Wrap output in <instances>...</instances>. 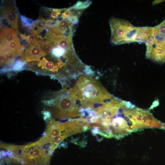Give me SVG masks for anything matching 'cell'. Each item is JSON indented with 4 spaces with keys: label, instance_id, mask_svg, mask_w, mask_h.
<instances>
[{
    "label": "cell",
    "instance_id": "1",
    "mask_svg": "<svg viewBox=\"0 0 165 165\" xmlns=\"http://www.w3.org/2000/svg\"><path fill=\"white\" fill-rule=\"evenodd\" d=\"M109 24L110 42L116 45L134 42L145 43L154 28V27H135L128 20L116 18L110 19Z\"/></svg>",
    "mask_w": 165,
    "mask_h": 165
},
{
    "label": "cell",
    "instance_id": "2",
    "mask_svg": "<svg viewBox=\"0 0 165 165\" xmlns=\"http://www.w3.org/2000/svg\"><path fill=\"white\" fill-rule=\"evenodd\" d=\"M75 89L82 108H91L112 96L98 81L86 74L78 78Z\"/></svg>",
    "mask_w": 165,
    "mask_h": 165
},
{
    "label": "cell",
    "instance_id": "3",
    "mask_svg": "<svg viewBox=\"0 0 165 165\" xmlns=\"http://www.w3.org/2000/svg\"><path fill=\"white\" fill-rule=\"evenodd\" d=\"M52 97L44 101L45 105L53 107L55 112L52 115L60 119L81 117L82 108L75 89L64 88L54 93Z\"/></svg>",
    "mask_w": 165,
    "mask_h": 165
},
{
    "label": "cell",
    "instance_id": "4",
    "mask_svg": "<svg viewBox=\"0 0 165 165\" xmlns=\"http://www.w3.org/2000/svg\"><path fill=\"white\" fill-rule=\"evenodd\" d=\"M145 43L147 58L158 63L165 62V19L154 27L152 34Z\"/></svg>",
    "mask_w": 165,
    "mask_h": 165
},
{
    "label": "cell",
    "instance_id": "5",
    "mask_svg": "<svg viewBox=\"0 0 165 165\" xmlns=\"http://www.w3.org/2000/svg\"><path fill=\"white\" fill-rule=\"evenodd\" d=\"M3 14H6L5 17L7 20L9 24L18 32L17 27L18 15L15 8L12 6L6 8L3 11Z\"/></svg>",
    "mask_w": 165,
    "mask_h": 165
},
{
    "label": "cell",
    "instance_id": "6",
    "mask_svg": "<svg viewBox=\"0 0 165 165\" xmlns=\"http://www.w3.org/2000/svg\"><path fill=\"white\" fill-rule=\"evenodd\" d=\"M19 39L17 36H15L11 34H9L1 39L2 42L9 43L13 41Z\"/></svg>",
    "mask_w": 165,
    "mask_h": 165
},
{
    "label": "cell",
    "instance_id": "7",
    "mask_svg": "<svg viewBox=\"0 0 165 165\" xmlns=\"http://www.w3.org/2000/svg\"><path fill=\"white\" fill-rule=\"evenodd\" d=\"M9 34V28L6 26H4L2 28L0 31L1 39Z\"/></svg>",
    "mask_w": 165,
    "mask_h": 165
},
{
    "label": "cell",
    "instance_id": "8",
    "mask_svg": "<svg viewBox=\"0 0 165 165\" xmlns=\"http://www.w3.org/2000/svg\"><path fill=\"white\" fill-rule=\"evenodd\" d=\"M35 37L34 35H29L27 36V38L26 41L28 43H31L34 42L35 41Z\"/></svg>",
    "mask_w": 165,
    "mask_h": 165
},
{
    "label": "cell",
    "instance_id": "9",
    "mask_svg": "<svg viewBox=\"0 0 165 165\" xmlns=\"http://www.w3.org/2000/svg\"><path fill=\"white\" fill-rule=\"evenodd\" d=\"M163 1H162V0H156V1H154L153 2V4L154 5L155 4H158L160 2H162V1H163Z\"/></svg>",
    "mask_w": 165,
    "mask_h": 165
}]
</instances>
